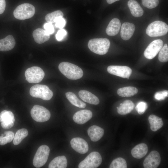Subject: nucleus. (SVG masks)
<instances>
[{
    "label": "nucleus",
    "mask_w": 168,
    "mask_h": 168,
    "mask_svg": "<svg viewBox=\"0 0 168 168\" xmlns=\"http://www.w3.org/2000/svg\"><path fill=\"white\" fill-rule=\"evenodd\" d=\"M63 14L60 10H57L48 14L45 16V19L48 22L53 23L59 17H63Z\"/></svg>",
    "instance_id": "30"
},
{
    "label": "nucleus",
    "mask_w": 168,
    "mask_h": 168,
    "mask_svg": "<svg viewBox=\"0 0 168 168\" xmlns=\"http://www.w3.org/2000/svg\"><path fill=\"white\" fill-rule=\"evenodd\" d=\"M72 147L76 152L82 154L86 153L88 150V145L82 138L77 137L72 139L70 141Z\"/></svg>",
    "instance_id": "14"
},
{
    "label": "nucleus",
    "mask_w": 168,
    "mask_h": 168,
    "mask_svg": "<svg viewBox=\"0 0 168 168\" xmlns=\"http://www.w3.org/2000/svg\"><path fill=\"white\" fill-rule=\"evenodd\" d=\"M151 130L155 132L161 128L163 125V122L161 118L155 115H150L148 118Z\"/></svg>",
    "instance_id": "24"
},
{
    "label": "nucleus",
    "mask_w": 168,
    "mask_h": 168,
    "mask_svg": "<svg viewBox=\"0 0 168 168\" xmlns=\"http://www.w3.org/2000/svg\"><path fill=\"white\" fill-rule=\"evenodd\" d=\"M148 152V147L144 143L139 144L135 146L131 150V153L133 156L140 159L143 157Z\"/></svg>",
    "instance_id": "21"
},
{
    "label": "nucleus",
    "mask_w": 168,
    "mask_h": 168,
    "mask_svg": "<svg viewBox=\"0 0 168 168\" xmlns=\"http://www.w3.org/2000/svg\"><path fill=\"white\" fill-rule=\"evenodd\" d=\"M58 69L63 75L70 79H78L83 76V71L81 68L69 62L60 63L58 65Z\"/></svg>",
    "instance_id": "1"
},
{
    "label": "nucleus",
    "mask_w": 168,
    "mask_h": 168,
    "mask_svg": "<svg viewBox=\"0 0 168 168\" xmlns=\"http://www.w3.org/2000/svg\"><path fill=\"white\" fill-rule=\"evenodd\" d=\"M121 27V22L118 18L113 19L110 22L106 30L107 34L110 36L116 35L119 32Z\"/></svg>",
    "instance_id": "20"
},
{
    "label": "nucleus",
    "mask_w": 168,
    "mask_h": 168,
    "mask_svg": "<svg viewBox=\"0 0 168 168\" xmlns=\"http://www.w3.org/2000/svg\"><path fill=\"white\" fill-rule=\"evenodd\" d=\"M92 116V112L89 110H84L77 111L73 116V119L76 123L82 124L90 119Z\"/></svg>",
    "instance_id": "15"
},
{
    "label": "nucleus",
    "mask_w": 168,
    "mask_h": 168,
    "mask_svg": "<svg viewBox=\"0 0 168 168\" xmlns=\"http://www.w3.org/2000/svg\"><path fill=\"white\" fill-rule=\"evenodd\" d=\"M55 26L60 29H62L65 26L66 21L63 17L58 18L55 21Z\"/></svg>",
    "instance_id": "39"
},
{
    "label": "nucleus",
    "mask_w": 168,
    "mask_h": 168,
    "mask_svg": "<svg viewBox=\"0 0 168 168\" xmlns=\"http://www.w3.org/2000/svg\"><path fill=\"white\" fill-rule=\"evenodd\" d=\"M15 121L14 116L12 112L4 110L0 113V122H1L2 127L4 129H8L12 127Z\"/></svg>",
    "instance_id": "13"
},
{
    "label": "nucleus",
    "mask_w": 168,
    "mask_h": 168,
    "mask_svg": "<svg viewBox=\"0 0 168 168\" xmlns=\"http://www.w3.org/2000/svg\"><path fill=\"white\" fill-rule=\"evenodd\" d=\"M28 132L27 129L21 128L18 130L14 136L13 143L15 145L19 144L28 135Z\"/></svg>",
    "instance_id": "29"
},
{
    "label": "nucleus",
    "mask_w": 168,
    "mask_h": 168,
    "mask_svg": "<svg viewBox=\"0 0 168 168\" xmlns=\"http://www.w3.org/2000/svg\"><path fill=\"white\" fill-rule=\"evenodd\" d=\"M118 107H117V109H118Z\"/></svg>",
    "instance_id": "42"
},
{
    "label": "nucleus",
    "mask_w": 168,
    "mask_h": 168,
    "mask_svg": "<svg viewBox=\"0 0 168 168\" xmlns=\"http://www.w3.org/2000/svg\"><path fill=\"white\" fill-rule=\"evenodd\" d=\"M34 40L37 43L40 44L48 41L50 38L49 35L46 33L44 30L41 28L35 30L33 32Z\"/></svg>",
    "instance_id": "22"
},
{
    "label": "nucleus",
    "mask_w": 168,
    "mask_h": 168,
    "mask_svg": "<svg viewBox=\"0 0 168 168\" xmlns=\"http://www.w3.org/2000/svg\"><path fill=\"white\" fill-rule=\"evenodd\" d=\"M127 164L125 160L122 157H118L114 160L110 164V168H126Z\"/></svg>",
    "instance_id": "32"
},
{
    "label": "nucleus",
    "mask_w": 168,
    "mask_h": 168,
    "mask_svg": "<svg viewBox=\"0 0 168 168\" xmlns=\"http://www.w3.org/2000/svg\"><path fill=\"white\" fill-rule=\"evenodd\" d=\"M80 98L83 101L91 104L97 105L99 103L98 98L91 92L85 90H81L78 92Z\"/></svg>",
    "instance_id": "18"
},
{
    "label": "nucleus",
    "mask_w": 168,
    "mask_h": 168,
    "mask_svg": "<svg viewBox=\"0 0 168 168\" xmlns=\"http://www.w3.org/2000/svg\"><path fill=\"white\" fill-rule=\"evenodd\" d=\"M158 59L161 62H166L168 61V46L165 44L159 51Z\"/></svg>",
    "instance_id": "33"
},
{
    "label": "nucleus",
    "mask_w": 168,
    "mask_h": 168,
    "mask_svg": "<svg viewBox=\"0 0 168 168\" xmlns=\"http://www.w3.org/2000/svg\"><path fill=\"white\" fill-rule=\"evenodd\" d=\"M138 89L132 86H126L119 88L117 93L118 95L122 97H128L133 96L138 92Z\"/></svg>",
    "instance_id": "27"
},
{
    "label": "nucleus",
    "mask_w": 168,
    "mask_h": 168,
    "mask_svg": "<svg viewBox=\"0 0 168 168\" xmlns=\"http://www.w3.org/2000/svg\"><path fill=\"white\" fill-rule=\"evenodd\" d=\"M35 12V8L33 5L28 3H25L16 7L13 12V15L16 19L24 20L32 17Z\"/></svg>",
    "instance_id": "4"
},
{
    "label": "nucleus",
    "mask_w": 168,
    "mask_h": 168,
    "mask_svg": "<svg viewBox=\"0 0 168 168\" xmlns=\"http://www.w3.org/2000/svg\"><path fill=\"white\" fill-rule=\"evenodd\" d=\"M119 0H106V1L108 4H111L116 1Z\"/></svg>",
    "instance_id": "41"
},
{
    "label": "nucleus",
    "mask_w": 168,
    "mask_h": 168,
    "mask_svg": "<svg viewBox=\"0 0 168 168\" xmlns=\"http://www.w3.org/2000/svg\"><path fill=\"white\" fill-rule=\"evenodd\" d=\"M142 2L144 6L149 9H152L158 5L159 0H142Z\"/></svg>",
    "instance_id": "34"
},
{
    "label": "nucleus",
    "mask_w": 168,
    "mask_h": 168,
    "mask_svg": "<svg viewBox=\"0 0 168 168\" xmlns=\"http://www.w3.org/2000/svg\"><path fill=\"white\" fill-rule=\"evenodd\" d=\"M30 93L33 97L46 100H50L53 95V92L47 86L41 84H36L32 86Z\"/></svg>",
    "instance_id": "5"
},
{
    "label": "nucleus",
    "mask_w": 168,
    "mask_h": 168,
    "mask_svg": "<svg viewBox=\"0 0 168 168\" xmlns=\"http://www.w3.org/2000/svg\"><path fill=\"white\" fill-rule=\"evenodd\" d=\"M5 0H0V14L4 12L6 7Z\"/></svg>",
    "instance_id": "40"
},
{
    "label": "nucleus",
    "mask_w": 168,
    "mask_h": 168,
    "mask_svg": "<svg viewBox=\"0 0 168 168\" xmlns=\"http://www.w3.org/2000/svg\"><path fill=\"white\" fill-rule=\"evenodd\" d=\"M67 166V161L64 156L55 157L50 163L49 168H66Z\"/></svg>",
    "instance_id": "26"
},
{
    "label": "nucleus",
    "mask_w": 168,
    "mask_h": 168,
    "mask_svg": "<svg viewBox=\"0 0 168 168\" xmlns=\"http://www.w3.org/2000/svg\"><path fill=\"white\" fill-rule=\"evenodd\" d=\"M163 44L162 40H156L151 42L144 52V56L147 59H151L154 58L162 48Z\"/></svg>",
    "instance_id": "10"
},
{
    "label": "nucleus",
    "mask_w": 168,
    "mask_h": 168,
    "mask_svg": "<svg viewBox=\"0 0 168 168\" xmlns=\"http://www.w3.org/2000/svg\"><path fill=\"white\" fill-rule=\"evenodd\" d=\"M26 80L30 83L40 82L44 76L43 69L37 66H33L27 69L25 72Z\"/></svg>",
    "instance_id": "9"
},
{
    "label": "nucleus",
    "mask_w": 168,
    "mask_h": 168,
    "mask_svg": "<svg viewBox=\"0 0 168 168\" xmlns=\"http://www.w3.org/2000/svg\"><path fill=\"white\" fill-rule=\"evenodd\" d=\"M44 28L46 33L48 35L52 34L54 32V27L51 23L49 22L45 23L44 25Z\"/></svg>",
    "instance_id": "37"
},
{
    "label": "nucleus",
    "mask_w": 168,
    "mask_h": 168,
    "mask_svg": "<svg viewBox=\"0 0 168 168\" xmlns=\"http://www.w3.org/2000/svg\"><path fill=\"white\" fill-rule=\"evenodd\" d=\"M16 44L13 37L11 35H7L5 38L0 40V51H7L12 49Z\"/></svg>",
    "instance_id": "19"
},
{
    "label": "nucleus",
    "mask_w": 168,
    "mask_h": 168,
    "mask_svg": "<svg viewBox=\"0 0 168 168\" xmlns=\"http://www.w3.org/2000/svg\"><path fill=\"white\" fill-rule=\"evenodd\" d=\"M147 108V103L144 101L138 102L135 107V109L138 113L140 114H143Z\"/></svg>",
    "instance_id": "35"
},
{
    "label": "nucleus",
    "mask_w": 168,
    "mask_h": 168,
    "mask_svg": "<svg viewBox=\"0 0 168 168\" xmlns=\"http://www.w3.org/2000/svg\"><path fill=\"white\" fill-rule=\"evenodd\" d=\"M108 72L112 75L129 79L132 73L131 68L128 66L111 65L107 68Z\"/></svg>",
    "instance_id": "11"
},
{
    "label": "nucleus",
    "mask_w": 168,
    "mask_h": 168,
    "mask_svg": "<svg viewBox=\"0 0 168 168\" xmlns=\"http://www.w3.org/2000/svg\"><path fill=\"white\" fill-rule=\"evenodd\" d=\"M168 31V25L160 21L153 22L147 26L146 33L151 37L161 36L166 35Z\"/></svg>",
    "instance_id": "3"
},
{
    "label": "nucleus",
    "mask_w": 168,
    "mask_h": 168,
    "mask_svg": "<svg viewBox=\"0 0 168 168\" xmlns=\"http://www.w3.org/2000/svg\"><path fill=\"white\" fill-rule=\"evenodd\" d=\"M128 6L132 15L135 17L142 16L144 11L137 1L135 0H130L128 2Z\"/></svg>",
    "instance_id": "23"
},
{
    "label": "nucleus",
    "mask_w": 168,
    "mask_h": 168,
    "mask_svg": "<svg viewBox=\"0 0 168 168\" xmlns=\"http://www.w3.org/2000/svg\"><path fill=\"white\" fill-rule=\"evenodd\" d=\"M161 161L159 153L153 151L150 152L144 159L143 166L145 168H156L159 166Z\"/></svg>",
    "instance_id": "12"
},
{
    "label": "nucleus",
    "mask_w": 168,
    "mask_h": 168,
    "mask_svg": "<svg viewBox=\"0 0 168 168\" xmlns=\"http://www.w3.org/2000/svg\"><path fill=\"white\" fill-rule=\"evenodd\" d=\"M32 119L39 122H43L48 120L51 116L49 111L44 107L38 105H35L30 111Z\"/></svg>",
    "instance_id": "8"
},
{
    "label": "nucleus",
    "mask_w": 168,
    "mask_h": 168,
    "mask_svg": "<svg viewBox=\"0 0 168 168\" xmlns=\"http://www.w3.org/2000/svg\"><path fill=\"white\" fill-rule=\"evenodd\" d=\"M67 34L66 31L63 29L59 30L56 35V38L58 41H61L65 37Z\"/></svg>",
    "instance_id": "38"
},
{
    "label": "nucleus",
    "mask_w": 168,
    "mask_h": 168,
    "mask_svg": "<svg viewBox=\"0 0 168 168\" xmlns=\"http://www.w3.org/2000/svg\"><path fill=\"white\" fill-rule=\"evenodd\" d=\"M14 136V134L12 132L5 131L4 134L0 136V145H4L11 142L13 140Z\"/></svg>",
    "instance_id": "31"
},
{
    "label": "nucleus",
    "mask_w": 168,
    "mask_h": 168,
    "mask_svg": "<svg viewBox=\"0 0 168 168\" xmlns=\"http://www.w3.org/2000/svg\"><path fill=\"white\" fill-rule=\"evenodd\" d=\"M49 152L50 149L48 146L45 145L40 146L33 158L34 166L36 168H40L43 166L47 161Z\"/></svg>",
    "instance_id": "6"
},
{
    "label": "nucleus",
    "mask_w": 168,
    "mask_h": 168,
    "mask_svg": "<svg viewBox=\"0 0 168 168\" xmlns=\"http://www.w3.org/2000/svg\"><path fill=\"white\" fill-rule=\"evenodd\" d=\"M135 30V26L133 24L128 22L124 23L121 28V38L125 40H128L133 35Z\"/></svg>",
    "instance_id": "16"
},
{
    "label": "nucleus",
    "mask_w": 168,
    "mask_h": 168,
    "mask_svg": "<svg viewBox=\"0 0 168 168\" xmlns=\"http://www.w3.org/2000/svg\"><path fill=\"white\" fill-rule=\"evenodd\" d=\"M102 159L98 152H93L89 154L78 165L79 168H96L101 164Z\"/></svg>",
    "instance_id": "7"
},
{
    "label": "nucleus",
    "mask_w": 168,
    "mask_h": 168,
    "mask_svg": "<svg viewBox=\"0 0 168 168\" xmlns=\"http://www.w3.org/2000/svg\"><path fill=\"white\" fill-rule=\"evenodd\" d=\"M104 130L101 128L97 126L92 125L87 130V133L91 140L93 142L99 140L103 136Z\"/></svg>",
    "instance_id": "17"
},
{
    "label": "nucleus",
    "mask_w": 168,
    "mask_h": 168,
    "mask_svg": "<svg viewBox=\"0 0 168 168\" xmlns=\"http://www.w3.org/2000/svg\"><path fill=\"white\" fill-rule=\"evenodd\" d=\"M110 45L109 39L105 38H95L90 40L88 46L92 52L100 55L108 52Z\"/></svg>",
    "instance_id": "2"
},
{
    "label": "nucleus",
    "mask_w": 168,
    "mask_h": 168,
    "mask_svg": "<svg viewBox=\"0 0 168 168\" xmlns=\"http://www.w3.org/2000/svg\"><path fill=\"white\" fill-rule=\"evenodd\" d=\"M65 95L69 101L74 106L82 108L86 106V104L80 100L74 93L68 91L66 93Z\"/></svg>",
    "instance_id": "28"
},
{
    "label": "nucleus",
    "mask_w": 168,
    "mask_h": 168,
    "mask_svg": "<svg viewBox=\"0 0 168 168\" xmlns=\"http://www.w3.org/2000/svg\"><path fill=\"white\" fill-rule=\"evenodd\" d=\"M134 106V103L131 100H125L118 107L117 112L120 115H126L130 113Z\"/></svg>",
    "instance_id": "25"
},
{
    "label": "nucleus",
    "mask_w": 168,
    "mask_h": 168,
    "mask_svg": "<svg viewBox=\"0 0 168 168\" xmlns=\"http://www.w3.org/2000/svg\"><path fill=\"white\" fill-rule=\"evenodd\" d=\"M168 96V91L165 90L156 92L154 95V97L157 100H165Z\"/></svg>",
    "instance_id": "36"
}]
</instances>
